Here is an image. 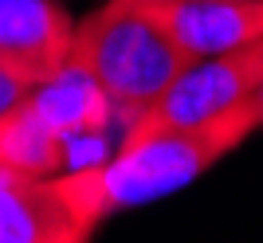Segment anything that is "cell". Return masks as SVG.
<instances>
[{"label":"cell","mask_w":263,"mask_h":243,"mask_svg":"<svg viewBox=\"0 0 263 243\" xmlns=\"http://www.w3.org/2000/svg\"><path fill=\"white\" fill-rule=\"evenodd\" d=\"M28 94L35 98V106L47 114V121L63 133L67 141H79V137L95 141V137H102L110 118L118 114L114 102L102 94L99 83L90 75H83V71H75V67H67L63 75H55L51 83L28 90Z\"/></svg>","instance_id":"obj_8"},{"label":"cell","mask_w":263,"mask_h":243,"mask_svg":"<svg viewBox=\"0 0 263 243\" xmlns=\"http://www.w3.org/2000/svg\"><path fill=\"white\" fill-rule=\"evenodd\" d=\"M255 126H263L259 94L204 126L161 133V137H149L138 145H118V153L110 161L67 169L59 173V180H63L67 196L79 204V212L95 228H102L118 212L142 208L149 200H161L204 177L220 157H228L252 137Z\"/></svg>","instance_id":"obj_1"},{"label":"cell","mask_w":263,"mask_h":243,"mask_svg":"<svg viewBox=\"0 0 263 243\" xmlns=\"http://www.w3.org/2000/svg\"><path fill=\"white\" fill-rule=\"evenodd\" d=\"M189 59L263 39V0H145Z\"/></svg>","instance_id":"obj_6"},{"label":"cell","mask_w":263,"mask_h":243,"mask_svg":"<svg viewBox=\"0 0 263 243\" xmlns=\"http://www.w3.org/2000/svg\"><path fill=\"white\" fill-rule=\"evenodd\" d=\"M20 94H24V87H16V83H12V78L4 75V71H0V114L8 110L12 102L20 98Z\"/></svg>","instance_id":"obj_9"},{"label":"cell","mask_w":263,"mask_h":243,"mask_svg":"<svg viewBox=\"0 0 263 243\" xmlns=\"http://www.w3.org/2000/svg\"><path fill=\"white\" fill-rule=\"evenodd\" d=\"M95 224L55 177H0V243H90Z\"/></svg>","instance_id":"obj_5"},{"label":"cell","mask_w":263,"mask_h":243,"mask_svg":"<svg viewBox=\"0 0 263 243\" xmlns=\"http://www.w3.org/2000/svg\"><path fill=\"white\" fill-rule=\"evenodd\" d=\"M67 169H71V141L47 121V114L24 90L0 114V173L40 180Z\"/></svg>","instance_id":"obj_7"},{"label":"cell","mask_w":263,"mask_h":243,"mask_svg":"<svg viewBox=\"0 0 263 243\" xmlns=\"http://www.w3.org/2000/svg\"><path fill=\"white\" fill-rule=\"evenodd\" d=\"M189 63L193 59L154 20L145 0H106L75 20L71 67L95 78L130 121L154 106Z\"/></svg>","instance_id":"obj_2"},{"label":"cell","mask_w":263,"mask_h":243,"mask_svg":"<svg viewBox=\"0 0 263 243\" xmlns=\"http://www.w3.org/2000/svg\"><path fill=\"white\" fill-rule=\"evenodd\" d=\"M75 20L59 0H0V71L35 90L71 67Z\"/></svg>","instance_id":"obj_4"},{"label":"cell","mask_w":263,"mask_h":243,"mask_svg":"<svg viewBox=\"0 0 263 243\" xmlns=\"http://www.w3.org/2000/svg\"><path fill=\"white\" fill-rule=\"evenodd\" d=\"M259 90H263V39L220 51V55L193 59L169 83L161 98L154 106H145L126 126L122 145H138L149 137H161V133L204 126V121L228 114L232 106L255 98Z\"/></svg>","instance_id":"obj_3"},{"label":"cell","mask_w":263,"mask_h":243,"mask_svg":"<svg viewBox=\"0 0 263 243\" xmlns=\"http://www.w3.org/2000/svg\"><path fill=\"white\" fill-rule=\"evenodd\" d=\"M259 102H263V90H259Z\"/></svg>","instance_id":"obj_10"},{"label":"cell","mask_w":263,"mask_h":243,"mask_svg":"<svg viewBox=\"0 0 263 243\" xmlns=\"http://www.w3.org/2000/svg\"><path fill=\"white\" fill-rule=\"evenodd\" d=\"M0 177H8V173H0Z\"/></svg>","instance_id":"obj_11"}]
</instances>
